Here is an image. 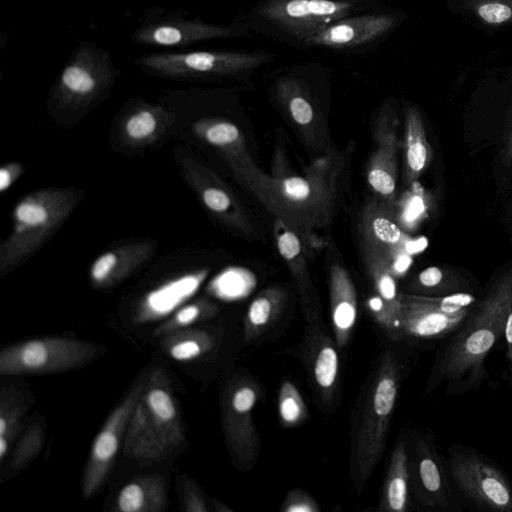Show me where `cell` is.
<instances>
[{
    "label": "cell",
    "mask_w": 512,
    "mask_h": 512,
    "mask_svg": "<svg viewBox=\"0 0 512 512\" xmlns=\"http://www.w3.org/2000/svg\"><path fill=\"white\" fill-rule=\"evenodd\" d=\"M337 162L336 164H338ZM336 164L325 159L304 175H267L259 168L238 180L303 240L331 218L336 196Z\"/></svg>",
    "instance_id": "cell-1"
},
{
    "label": "cell",
    "mask_w": 512,
    "mask_h": 512,
    "mask_svg": "<svg viewBox=\"0 0 512 512\" xmlns=\"http://www.w3.org/2000/svg\"><path fill=\"white\" fill-rule=\"evenodd\" d=\"M184 441V428L166 371L147 376L128 422L123 453L138 460L160 461Z\"/></svg>",
    "instance_id": "cell-2"
},
{
    "label": "cell",
    "mask_w": 512,
    "mask_h": 512,
    "mask_svg": "<svg viewBox=\"0 0 512 512\" xmlns=\"http://www.w3.org/2000/svg\"><path fill=\"white\" fill-rule=\"evenodd\" d=\"M512 308V274L502 277L452 339L438 367L439 380L449 383L479 378L483 362L505 333Z\"/></svg>",
    "instance_id": "cell-3"
},
{
    "label": "cell",
    "mask_w": 512,
    "mask_h": 512,
    "mask_svg": "<svg viewBox=\"0 0 512 512\" xmlns=\"http://www.w3.org/2000/svg\"><path fill=\"white\" fill-rule=\"evenodd\" d=\"M80 191L45 188L23 196L12 211V228L0 245V276L34 254L77 206Z\"/></svg>",
    "instance_id": "cell-4"
},
{
    "label": "cell",
    "mask_w": 512,
    "mask_h": 512,
    "mask_svg": "<svg viewBox=\"0 0 512 512\" xmlns=\"http://www.w3.org/2000/svg\"><path fill=\"white\" fill-rule=\"evenodd\" d=\"M400 384V365L387 351L370 387L358 428L354 480L360 492L381 459Z\"/></svg>",
    "instance_id": "cell-5"
},
{
    "label": "cell",
    "mask_w": 512,
    "mask_h": 512,
    "mask_svg": "<svg viewBox=\"0 0 512 512\" xmlns=\"http://www.w3.org/2000/svg\"><path fill=\"white\" fill-rule=\"evenodd\" d=\"M103 347L85 340L48 336L17 342L0 352L3 376L49 374L72 370L94 360Z\"/></svg>",
    "instance_id": "cell-6"
},
{
    "label": "cell",
    "mask_w": 512,
    "mask_h": 512,
    "mask_svg": "<svg viewBox=\"0 0 512 512\" xmlns=\"http://www.w3.org/2000/svg\"><path fill=\"white\" fill-rule=\"evenodd\" d=\"M271 58L263 52L193 51L144 55L137 63L158 76L190 78L236 74L257 68Z\"/></svg>",
    "instance_id": "cell-7"
},
{
    "label": "cell",
    "mask_w": 512,
    "mask_h": 512,
    "mask_svg": "<svg viewBox=\"0 0 512 512\" xmlns=\"http://www.w3.org/2000/svg\"><path fill=\"white\" fill-rule=\"evenodd\" d=\"M258 384L237 378L226 388L222 399V422L227 444L239 464L250 467L259 455L260 441L253 421L259 396Z\"/></svg>",
    "instance_id": "cell-8"
},
{
    "label": "cell",
    "mask_w": 512,
    "mask_h": 512,
    "mask_svg": "<svg viewBox=\"0 0 512 512\" xmlns=\"http://www.w3.org/2000/svg\"><path fill=\"white\" fill-rule=\"evenodd\" d=\"M146 375L128 392L111 412L96 435L82 480V496L88 500L98 492L115 462L124 442L129 419L144 388Z\"/></svg>",
    "instance_id": "cell-9"
},
{
    "label": "cell",
    "mask_w": 512,
    "mask_h": 512,
    "mask_svg": "<svg viewBox=\"0 0 512 512\" xmlns=\"http://www.w3.org/2000/svg\"><path fill=\"white\" fill-rule=\"evenodd\" d=\"M114 67L109 58L92 47H82L61 71L55 98L63 107L83 108L111 85Z\"/></svg>",
    "instance_id": "cell-10"
},
{
    "label": "cell",
    "mask_w": 512,
    "mask_h": 512,
    "mask_svg": "<svg viewBox=\"0 0 512 512\" xmlns=\"http://www.w3.org/2000/svg\"><path fill=\"white\" fill-rule=\"evenodd\" d=\"M177 164L182 179L210 214L238 233L252 234L251 223L241 203L214 171L188 155L178 156Z\"/></svg>",
    "instance_id": "cell-11"
},
{
    "label": "cell",
    "mask_w": 512,
    "mask_h": 512,
    "mask_svg": "<svg viewBox=\"0 0 512 512\" xmlns=\"http://www.w3.org/2000/svg\"><path fill=\"white\" fill-rule=\"evenodd\" d=\"M363 253L385 262L397 278L410 266V254L417 249L394 221L391 209L380 203L369 205L361 221Z\"/></svg>",
    "instance_id": "cell-12"
},
{
    "label": "cell",
    "mask_w": 512,
    "mask_h": 512,
    "mask_svg": "<svg viewBox=\"0 0 512 512\" xmlns=\"http://www.w3.org/2000/svg\"><path fill=\"white\" fill-rule=\"evenodd\" d=\"M353 9L349 1L268 0L261 8L267 20L305 40L328 25L347 17Z\"/></svg>",
    "instance_id": "cell-13"
},
{
    "label": "cell",
    "mask_w": 512,
    "mask_h": 512,
    "mask_svg": "<svg viewBox=\"0 0 512 512\" xmlns=\"http://www.w3.org/2000/svg\"><path fill=\"white\" fill-rule=\"evenodd\" d=\"M451 473L460 489L477 504L512 511V489L498 469L475 455H454Z\"/></svg>",
    "instance_id": "cell-14"
},
{
    "label": "cell",
    "mask_w": 512,
    "mask_h": 512,
    "mask_svg": "<svg viewBox=\"0 0 512 512\" xmlns=\"http://www.w3.org/2000/svg\"><path fill=\"white\" fill-rule=\"evenodd\" d=\"M376 149L367 166V182L382 204L392 207L397 183V122L393 110L386 105L377 118Z\"/></svg>",
    "instance_id": "cell-15"
},
{
    "label": "cell",
    "mask_w": 512,
    "mask_h": 512,
    "mask_svg": "<svg viewBox=\"0 0 512 512\" xmlns=\"http://www.w3.org/2000/svg\"><path fill=\"white\" fill-rule=\"evenodd\" d=\"M152 239H134L100 253L90 264L89 279L96 288H109L121 282L156 252Z\"/></svg>",
    "instance_id": "cell-16"
},
{
    "label": "cell",
    "mask_w": 512,
    "mask_h": 512,
    "mask_svg": "<svg viewBox=\"0 0 512 512\" xmlns=\"http://www.w3.org/2000/svg\"><path fill=\"white\" fill-rule=\"evenodd\" d=\"M468 312L448 313L432 297L401 293L400 325L403 335L418 338L446 335L463 322Z\"/></svg>",
    "instance_id": "cell-17"
},
{
    "label": "cell",
    "mask_w": 512,
    "mask_h": 512,
    "mask_svg": "<svg viewBox=\"0 0 512 512\" xmlns=\"http://www.w3.org/2000/svg\"><path fill=\"white\" fill-rule=\"evenodd\" d=\"M207 270L182 274L147 292L137 303L132 319L137 324L163 320L197 292Z\"/></svg>",
    "instance_id": "cell-18"
},
{
    "label": "cell",
    "mask_w": 512,
    "mask_h": 512,
    "mask_svg": "<svg viewBox=\"0 0 512 512\" xmlns=\"http://www.w3.org/2000/svg\"><path fill=\"white\" fill-rule=\"evenodd\" d=\"M236 35L231 26L206 23L201 20L173 19L143 26L133 35L140 44L182 47L193 43Z\"/></svg>",
    "instance_id": "cell-19"
},
{
    "label": "cell",
    "mask_w": 512,
    "mask_h": 512,
    "mask_svg": "<svg viewBox=\"0 0 512 512\" xmlns=\"http://www.w3.org/2000/svg\"><path fill=\"white\" fill-rule=\"evenodd\" d=\"M192 130L199 140L224 158L237 178L258 168L242 131L231 121L218 117L202 118L193 123Z\"/></svg>",
    "instance_id": "cell-20"
},
{
    "label": "cell",
    "mask_w": 512,
    "mask_h": 512,
    "mask_svg": "<svg viewBox=\"0 0 512 512\" xmlns=\"http://www.w3.org/2000/svg\"><path fill=\"white\" fill-rule=\"evenodd\" d=\"M396 18L388 14H364L334 21L303 40L308 45L347 48L371 42L388 32Z\"/></svg>",
    "instance_id": "cell-21"
},
{
    "label": "cell",
    "mask_w": 512,
    "mask_h": 512,
    "mask_svg": "<svg viewBox=\"0 0 512 512\" xmlns=\"http://www.w3.org/2000/svg\"><path fill=\"white\" fill-rule=\"evenodd\" d=\"M274 234L278 252L297 285L304 315L307 321H316L320 317V303L308 270L303 243L299 235L279 219H275Z\"/></svg>",
    "instance_id": "cell-22"
},
{
    "label": "cell",
    "mask_w": 512,
    "mask_h": 512,
    "mask_svg": "<svg viewBox=\"0 0 512 512\" xmlns=\"http://www.w3.org/2000/svg\"><path fill=\"white\" fill-rule=\"evenodd\" d=\"M174 122L175 114L169 109L155 104H140L122 118L120 140L130 148L146 147L158 141Z\"/></svg>",
    "instance_id": "cell-23"
},
{
    "label": "cell",
    "mask_w": 512,
    "mask_h": 512,
    "mask_svg": "<svg viewBox=\"0 0 512 512\" xmlns=\"http://www.w3.org/2000/svg\"><path fill=\"white\" fill-rule=\"evenodd\" d=\"M329 292L331 318L336 345L344 347L357 318V295L348 271L339 264L330 267Z\"/></svg>",
    "instance_id": "cell-24"
},
{
    "label": "cell",
    "mask_w": 512,
    "mask_h": 512,
    "mask_svg": "<svg viewBox=\"0 0 512 512\" xmlns=\"http://www.w3.org/2000/svg\"><path fill=\"white\" fill-rule=\"evenodd\" d=\"M308 364L314 384L324 403L329 404L337 388L339 357L331 338L313 332L308 340Z\"/></svg>",
    "instance_id": "cell-25"
},
{
    "label": "cell",
    "mask_w": 512,
    "mask_h": 512,
    "mask_svg": "<svg viewBox=\"0 0 512 512\" xmlns=\"http://www.w3.org/2000/svg\"><path fill=\"white\" fill-rule=\"evenodd\" d=\"M166 506V485L159 474L131 479L121 488L115 500V509L121 512H162Z\"/></svg>",
    "instance_id": "cell-26"
},
{
    "label": "cell",
    "mask_w": 512,
    "mask_h": 512,
    "mask_svg": "<svg viewBox=\"0 0 512 512\" xmlns=\"http://www.w3.org/2000/svg\"><path fill=\"white\" fill-rule=\"evenodd\" d=\"M403 149L404 180L411 186L428 168L433 157L422 116L413 106L407 107L405 112Z\"/></svg>",
    "instance_id": "cell-27"
},
{
    "label": "cell",
    "mask_w": 512,
    "mask_h": 512,
    "mask_svg": "<svg viewBox=\"0 0 512 512\" xmlns=\"http://www.w3.org/2000/svg\"><path fill=\"white\" fill-rule=\"evenodd\" d=\"M286 294L277 287L261 291L250 303L244 318V339L252 341L278 319L285 306Z\"/></svg>",
    "instance_id": "cell-28"
},
{
    "label": "cell",
    "mask_w": 512,
    "mask_h": 512,
    "mask_svg": "<svg viewBox=\"0 0 512 512\" xmlns=\"http://www.w3.org/2000/svg\"><path fill=\"white\" fill-rule=\"evenodd\" d=\"M408 460L405 443L399 442L391 455L380 503L382 511L403 512L408 503Z\"/></svg>",
    "instance_id": "cell-29"
},
{
    "label": "cell",
    "mask_w": 512,
    "mask_h": 512,
    "mask_svg": "<svg viewBox=\"0 0 512 512\" xmlns=\"http://www.w3.org/2000/svg\"><path fill=\"white\" fill-rule=\"evenodd\" d=\"M161 346L173 360L189 362L210 352L215 346V339L208 331L191 326L163 335Z\"/></svg>",
    "instance_id": "cell-30"
},
{
    "label": "cell",
    "mask_w": 512,
    "mask_h": 512,
    "mask_svg": "<svg viewBox=\"0 0 512 512\" xmlns=\"http://www.w3.org/2000/svg\"><path fill=\"white\" fill-rule=\"evenodd\" d=\"M276 92L294 123L305 131L312 130L316 111L300 83L295 78L282 77L276 82Z\"/></svg>",
    "instance_id": "cell-31"
},
{
    "label": "cell",
    "mask_w": 512,
    "mask_h": 512,
    "mask_svg": "<svg viewBox=\"0 0 512 512\" xmlns=\"http://www.w3.org/2000/svg\"><path fill=\"white\" fill-rule=\"evenodd\" d=\"M219 307L206 298H198L187 302L165 319L154 331V335L162 337L178 329L191 327L193 324L208 320L217 315Z\"/></svg>",
    "instance_id": "cell-32"
},
{
    "label": "cell",
    "mask_w": 512,
    "mask_h": 512,
    "mask_svg": "<svg viewBox=\"0 0 512 512\" xmlns=\"http://www.w3.org/2000/svg\"><path fill=\"white\" fill-rule=\"evenodd\" d=\"M255 286L254 276L245 269L232 268L224 271L209 285V292L225 301L246 297Z\"/></svg>",
    "instance_id": "cell-33"
},
{
    "label": "cell",
    "mask_w": 512,
    "mask_h": 512,
    "mask_svg": "<svg viewBox=\"0 0 512 512\" xmlns=\"http://www.w3.org/2000/svg\"><path fill=\"white\" fill-rule=\"evenodd\" d=\"M363 255L377 294L390 308L400 314L401 293L397 289L396 277L382 260L368 253H363Z\"/></svg>",
    "instance_id": "cell-34"
},
{
    "label": "cell",
    "mask_w": 512,
    "mask_h": 512,
    "mask_svg": "<svg viewBox=\"0 0 512 512\" xmlns=\"http://www.w3.org/2000/svg\"><path fill=\"white\" fill-rule=\"evenodd\" d=\"M394 221L404 231L413 229L425 216L427 201L424 193L419 188L403 195L397 207H389Z\"/></svg>",
    "instance_id": "cell-35"
},
{
    "label": "cell",
    "mask_w": 512,
    "mask_h": 512,
    "mask_svg": "<svg viewBox=\"0 0 512 512\" xmlns=\"http://www.w3.org/2000/svg\"><path fill=\"white\" fill-rule=\"evenodd\" d=\"M278 412L282 424L292 427L301 423L307 417V407L296 386L285 380L278 395Z\"/></svg>",
    "instance_id": "cell-36"
},
{
    "label": "cell",
    "mask_w": 512,
    "mask_h": 512,
    "mask_svg": "<svg viewBox=\"0 0 512 512\" xmlns=\"http://www.w3.org/2000/svg\"><path fill=\"white\" fill-rule=\"evenodd\" d=\"M23 414V406L11 398H2L0 404V458L4 459L17 435Z\"/></svg>",
    "instance_id": "cell-37"
},
{
    "label": "cell",
    "mask_w": 512,
    "mask_h": 512,
    "mask_svg": "<svg viewBox=\"0 0 512 512\" xmlns=\"http://www.w3.org/2000/svg\"><path fill=\"white\" fill-rule=\"evenodd\" d=\"M44 431L39 423H31L24 431L12 453L11 466L20 469L27 466L40 452Z\"/></svg>",
    "instance_id": "cell-38"
},
{
    "label": "cell",
    "mask_w": 512,
    "mask_h": 512,
    "mask_svg": "<svg viewBox=\"0 0 512 512\" xmlns=\"http://www.w3.org/2000/svg\"><path fill=\"white\" fill-rule=\"evenodd\" d=\"M366 305L375 322L391 340L399 341L403 338L400 314L390 308L378 294L369 297Z\"/></svg>",
    "instance_id": "cell-39"
},
{
    "label": "cell",
    "mask_w": 512,
    "mask_h": 512,
    "mask_svg": "<svg viewBox=\"0 0 512 512\" xmlns=\"http://www.w3.org/2000/svg\"><path fill=\"white\" fill-rule=\"evenodd\" d=\"M469 8L484 23L500 25L512 22V0H466Z\"/></svg>",
    "instance_id": "cell-40"
},
{
    "label": "cell",
    "mask_w": 512,
    "mask_h": 512,
    "mask_svg": "<svg viewBox=\"0 0 512 512\" xmlns=\"http://www.w3.org/2000/svg\"><path fill=\"white\" fill-rule=\"evenodd\" d=\"M419 451V476L424 489L437 498H442L444 493V483L441 469L426 449L425 445L418 446Z\"/></svg>",
    "instance_id": "cell-41"
},
{
    "label": "cell",
    "mask_w": 512,
    "mask_h": 512,
    "mask_svg": "<svg viewBox=\"0 0 512 512\" xmlns=\"http://www.w3.org/2000/svg\"><path fill=\"white\" fill-rule=\"evenodd\" d=\"M283 512H319L318 503L302 489L290 490L281 506Z\"/></svg>",
    "instance_id": "cell-42"
},
{
    "label": "cell",
    "mask_w": 512,
    "mask_h": 512,
    "mask_svg": "<svg viewBox=\"0 0 512 512\" xmlns=\"http://www.w3.org/2000/svg\"><path fill=\"white\" fill-rule=\"evenodd\" d=\"M181 496L183 509L187 512H207L205 497L196 483L190 479L181 481Z\"/></svg>",
    "instance_id": "cell-43"
},
{
    "label": "cell",
    "mask_w": 512,
    "mask_h": 512,
    "mask_svg": "<svg viewBox=\"0 0 512 512\" xmlns=\"http://www.w3.org/2000/svg\"><path fill=\"white\" fill-rule=\"evenodd\" d=\"M24 170V165L20 162L4 163L0 168V192L4 193L9 190L24 173Z\"/></svg>",
    "instance_id": "cell-44"
},
{
    "label": "cell",
    "mask_w": 512,
    "mask_h": 512,
    "mask_svg": "<svg viewBox=\"0 0 512 512\" xmlns=\"http://www.w3.org/2000/svg\"><path fill=\"white\" fill-rule=\"evenodd\" d=\"M443 272L438 267H428L418 275V284L426 289H432L441 285L443 281Z\"/></svg>",
    "instance_id": "cell-45"
},
{
    "label": "cell",
    "mask_w": 512,
    "mask_h": 512,
    "mask_svg": "<svg viewBox=\"0 0 512 512\" xmlns=\"http://www.w3.org/2000/svg\"><path fill=\"white\" fill-rule=\"evenodd\" d=\"M504 335L507 343V356L509 359L510 368L512 372V308L507 319Z\"/></svg>",
    "instance_id": "cell-46"
},
{
    "label": "cell",
    "mask_w": 512,
    "mask_h": 512,
    "mask_svg": "<svg viewBox=\"0 0 512 512\" xmlns=\"http://www.w3.org/2000/svg\"><path fill=\"white\" fill-rule=\"evenodd\" d=\"M506 158L510 162H512V127H511V130H510V134H509L508 141H507V146H506Z\"/></svg>",
    "instance_id": "cell-47"
},
{
    "label": "cell",
    "mask_w": 512,
    "mask_h": 512,
    "mask_svg": "<svg viewBox=\"0 0 512 512\" xmlns=\"http://www.w3.org/2000/svg\"><path fill=\"white\" fill-rule=\"evenodd\" d=\"M213 507L219 512L232 511L228 506L218 500H213Z\"/></svg>",
    "instance_id": "cell-48"
},
{
    "label": "cell",
    "mask_w": 512,
    "mask_h": 512,
    "mask_svg": "<svg viewBox=\"0 0 512 512\" xmlns=\"http://www.w3.org/2000/svg\"><path fill=\"white\" fill-rule=\"evenodd\" d=\"M343 1H347V0H343Z\"/></svg>",
    "instance_id": "cell-49"
}]
</instances>
